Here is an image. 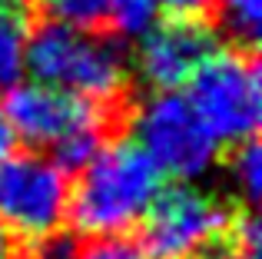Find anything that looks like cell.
Returning a JSON list of instances; mask_svg holds the SVG:
<instances>
[{
  "label": "cell",
  "mask_w": 262,
  "mask_h": 259,
  "mask_svg": "<svg viewBox=\"0 0 262 259\" xmlns=\"http://www.w3.org/2000/svg\"><path fill=\"white\" fill-rule=\"evenodd\" d=\"M226 169H229L236 203L246 209H256L259 193H262V156H259L256 136H249L243 143H232L229 156H226Z\"/></svg>",
  "instance_id": "10"
},
{
  "label": "cell",
  "mask_w": 262,
  "mask_h": 259,
  "mask_svg": "<svg viewBox=\"0 0 262 259\" xmlns=\"http://www.w3.org/2000/svg\"><path fill=\"white\" fill-rule=\"evenodd\" d=\"M70 213V180L37 149L0 160V223L20 243H37L63 229Z\"/></svg>",
  "instance_id": "5"
},
{
  "label": "cell",
  "mask_w": 262,
  "mask_h": 259,
  "mask_svg": "<svg viewBox=\"0 0 262 259\" xmlns=\"http://www.w3.org/2000/svg\"><path fill=\"white\" fill-rule=\"evenodd\" d=\"M189 106L216 143H243L259 126V50L219 47L189 77Z\"/></svg>",
  "instance_id": "4"
},
{
  "label": "cell",
  "mask_w": 262,
  "mask_h": 259,
  "mask_svg": "<svg viewBox=\"0 0 262 259\" xmlns=\"http://www.w3.org/2000/svg\"><path fill=\"white\" fill-rule=\"evenodd\" d=\"M0 259H24V243L0 223Z\"/></svg>",
  "instance_id": "16"
},
{
  "label": "cell",
  "mask_w": 262,
  "mask_h": 259,
  "mask_svg": "<svg viewBox=\"0 0 262 259\" xmlns=\"http://www.w3.org/2000/svg\"><path fill=\"white\" fill-rule=\"evenodd\" d=\"M259 0H216L212 7V30L236 50H259Z\"/></svg>",
  "instance_id": "9"
},
{
  "label": "cell",
  "mask_w": 262,
  "mask_h": 259,
  "mask_svg": "<svg viewBox=\"0 0 262 259\" xmlns=\"http://www.w3.org/2000/svg\"><path fill=\"white\" fill-rule=\"evenodd\" d=\"M77 249H80V236L60 229V233L43 236L37 243H27L24 259H77Z\"/></svg>",
  "instance_id": "14"
},
{
  "label": "cell",
  "mask_w": 262,
  "mask_h": 259,
  "mask_svg": "<svg viewBox=\"0 0 262 259\" xmlns=\"http://www.w3.org/2000/svg\"><path fill=\"white\" fill-rule=\"evenodd\" d=\"M30 17L0 10V90L17 87L27 63V37H30Z\"/></svg>",
  "instance_id": "11"
},
{
  "label": "cell",
  "mask_w": 262,
  "mask_h": 259,
  "mask_svg": "<svg viewBox=\"0 0 262 259\" xmlns=\"http://www.w3.org/2000/svg\"><path fill=\"white\" fill-rule=\"evenodd\" d=\"M10 146H13V130H10V123H7L4 110H0V160L10 153Z\"/></svg>",
  "instance_id": "17"
},
{
  "label": "cell",
  "mask_w": 262,
  "mask_h": 259,
  "mask_svg": "<svg viewBox=\"0 0 262 259\" xmlns=\"http://www.w3.org/2000/svg\"><path fill=\"white\" fill-rule=\"evenodd\" d=\"M0 10L24 13V17H30V20H33V0H0Z\"/></svg>",
  "instance_id": "18"
},
{
  "label": "cell",
  "mask_w": 262,
  "mask_h": 259,
  "mask_svg": "<svg viewBox=\"0 0 262 259\" xmlns=\"http://www.w3.org/2000/svg\"><path fill=\"white\" fill-rule=\"evenodd\" d=\"M243 213L246 206L216 189L176 183L153 196L149 209L136 223L140 236L133 240L153 259H196L209 246L229 240Z\"/></svg>",
  "instance_id": "3"
},
{
  "label": "cell",
  "mask_w": 262,
  "mask_h": 259,
  "mask_svg": "<svg viewBox=\"0 0 262 259\" xmlns=\"http://www.w3.org/2000/svg\"><path fill=\"white\" fill-rule=\"evenodd\" d=\"M33 20L100 33V37H116L113 0H33Z\"/></svg>",
  "instance_id": "8"
},
{
  "label": "cell",
  "mask_w": 262,
  "mask_h": 259,
  "mask_svg": "<svg viewBox=\"0 0 262 259\" xmlns=\"http://www.w3.org/2000/svg\"><path fill=\"white\" fill-rule=\"evenodd\" d=\"M169 13H183V17H203L212 24V7L216 0H163Z\"/></svg>",
  "instance_id": "15"
},
{
  "label": "cell",
  "mask_w": 262,
  "mask_h": 259,
  "mask_svg": "<svg viewBox=\"0 0 262 259\" xmlns=\"http://www.w3.org/2000/svg\"><path fill=\"white\" fill-rule=\"evenodd\" d=\"M77 259H153L133 236H90L80 240Z\"/></svg>",
  "instance_id": "13"
},
{
  "label": "cell",
  "mask_w": 262,
  "mask_h": 259,
  "mask_svg": "<svg viewBox=\"0 0 262 259\" xmlns=\"http://www.w3.org/2000/svg\"><path fill=\"white\" fill-rule=\"evenodd\" d=\"M219 50V37L209 20L203 17H183V13H166L153 20L143 33L136 53L129 57L133 77L160 93L179 90L189 83V77Z\"/></svg>",
  "instance_id": "7"
},
{
  "label": "cell",
  "mask_w": 262,
  "mask_h": 259,
  "mask_svg": "<svg viewBox=\"0 0 262 259\" xmlns=\"http://www.w3.org/2000/svg\"><path fill=\"white\" fill-rule=\"evenodd\" d=\"M256 246H259V220L256 209H246L236 223V233L229 240L209 246L206 253H199L196 259H259Z\"/></svg>",
  "instance_id": "12"
},
{
  "label": "cell",
  "mask_w": 262,
  "mask_h": 259,
  "mask_svg": "<svg viewBox=\"0 0 262 259\" xmlns=\"http://www.w3.org/2000/svg\"><path fill=\"white\" fill-rule=\"evenodd\" d=\"M133 130L140 133V146L160 166V173H173L179 183L206 176L219 160L216 136L203 126L189 100L176 93H163L140 106Z\"/></svg>",
  "instance_id": "6"
},
{
  "label": "cell",
  "mask_w": 262,
  "mask_h": 259,
  "mask_svg": "<svg viewBox=\"0 0 262 259\" xmlns=\"http://www.w3.org/2000/svg\"><path fill=\"white\" fill-rule=\"evenodd\" d=\"M163 189V173L149 153L129 136L110 143L80 169L70 186V213L83 240L90 236H126L143 220L153 196Z\"/></svg>",
  "instance_id": "2"
},
{
  "label": "cell",
  "mask_w": 262,
  "mask_h": 259,
  "mask_svg": "<svg viewBox=\"0 0 262 259\" xmlns=\"http://www.w3.org/2000/svg\"><path fill=\"white\" fill-rule=\"evenodd\" d=\"M27 67L37 83L77 93L90 103L140 100L129 50L120 37L33 20L27 37Z\"/></svg>",
  "instance_id": "1"
}]
</instances>
